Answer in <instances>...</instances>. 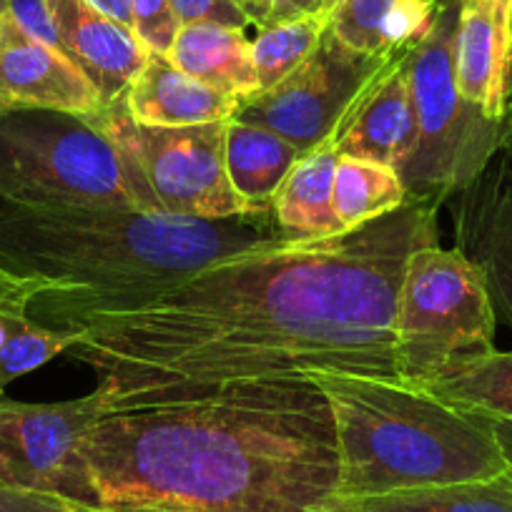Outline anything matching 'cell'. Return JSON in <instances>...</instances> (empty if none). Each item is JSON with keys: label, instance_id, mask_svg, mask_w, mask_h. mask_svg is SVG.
Listing matches in <instances>:
<instances>
[{"label": "cell", "instance_id": "8992f818", "mask_svg": "<svg viewBox=\"0 0 512 512\" xmlns=\"http://www.w3.org/2000/svg\"><path fill=\"white\" fill-rule=\"evenodd\" d=\"M0 199L41 206L139 209L121 156L86 116L0 111Z\"/></svg>", "mask_w": 512, "mask_h": 512}, {"label": "cell", "instance_id": "ffe728a7", "mask_svg": "<svg viewBox=\"0 0 512 512\" xmlns=\"http://www.w3.org/2000/svg\"><path fill=\"white\" fill-rule=\"evenodd\" d=\"M302 151L274 131L254 123L226 121V176L251 211H272V201Z\"/></svg>", "mask_w": 512, "mask_h": 512}, {"label": "cell", "instance_id": "9c48e42d", "mask_svg": "<svg viewBox=\"0 0 512 512\" xmlns=\"http://www.w3.org/2000/svg\"><path fill=\"white\" fill-rule=\"evenodd\" d=\"M103 417L96 395L28 405L0 395V487L101 507L83 440Z\"/></svg>", "mask_w": 512, "mask_h": 512}, {"label": "cell", "instance_id": "5b68a950", "mask_svg": "<svg viewBox=\"0 0 512 512\" xmlns=\"http://www.w3.org/2000/svg\"><path fill=\"white\" fill-rule=\"evenodd\" d=\"M457 13L460 3L442 8L407 63L417 136L397 174L410 199L437 204L470 186L497 156L512 154V118H487L457 91Z\"/></svg>", "mask_w": 512, "mask_h": 512}, {"label": "cell", "instance_id": "d6986e66", "mask_svg": "<svg viewBox=\"0 0 512 512\" xmlns=\"http://www.w3.org/2000/svg\"><path fill=\"white\" fill-rule=\"evenodd\" d=\"M339 151L332 144L304 154L272 201L274 219L287 239H324L347 231L334 211V169Z\"/></svg>", "mask_w": 512, "mask_h": 512}, {"label": "cell", "instance_id": "ac0fdd59", "mask_svg": "<svg viewBox=\"0 0 512 512\" xmlns=\"http://www.w3.org/2000/svg\"><path fill=\"white\" fill-rule=\"evenodd\" d=\"M169 61L189 73L196 81L244 101L259 93L251 41L244 31L216 26V23H194L181 26L169 51Z\"/></svg>", "mask_w": 512, "mask_h": 512}, {"label": "cell", "instance_id": "d590c367", "mask_svg": "<svg viewBox=\"0 0 512 512\" xmlns=\"http://www.w3.org/2000/svg\"><path fill=\"white\" fill-rule=\"evenodd\" d=\"M83 512H118V510H106V507H93V510H83Z\"/></svg>", "mask_w": 512, "mask_h": 512}, {"label": "cell", "instance_id": "7c38bea8", "mask_svg": "<svg viewBox=\"0 0 512 512\" xmlns=\"http://www.w3.org/2000/svg\"><path fill=\"white\" fill-rule=\"evenodd\" d=\"M21 108L91 116L101 101L61 51L23 33L6 16L0 26V111Z\"/></svg>", "mask_w": 512, "mask_h": 512}, {"label": "cell", "instance_id": "30bf717a", "mask_svg": "<svg viewBox=\"0 0 512 512\" xmlns=\"http://www.w3.org/2000/svg\"><path fill=\"white\" fill-rule=\"evenodd\" d=\"M397 53L362 56L344 48L327 31L307 63L277 86L239 101L231 118L269 128L309 154L337 134L359 96Z\"/></svg>", "mask_w": 512, "mask_h": 512}, {"label": "cell", "instance_id": "8fae6325", "mask_svg": "<svg viewBox=\"0 0 512 512\" xmlns=\"http://www.w3.org/2000/svg\"><path fill=\"white\" fill-rule=\"evenodd\" d=\"M455 249L480 272L497 322L512 332V154L447 199Z\"/></svg>", "mask_w": 512, "mask_h": 512}, {"label": "cell", "instance_id": "7a4b0ae2", "mask_svg": "<svg viewBox=\"0 0 512 512\" xmlns=\"http://www.w3.org/2000/svg\"><path fill=\"white\" fill-rule=\"evenodd\" d=\"M106 510L327 512L339 452L314 379H251L108 412L83 440Z\"/></svg>", "mask_w": 512, "mask_h": 512}, {"label": "cell", "instance_id": "8d00e7d4", "mask_svg": "<svg viewBox=\"0 0 512 512\" xmlns=\"http://www.w3.org/2000/svg\"><path fill=\"white\" fill-rule=\"evenodd\" d=\"M134 512H174V510H134Z\"/></svg>", "mask_w": 512, "mask_h": 512}, {"label": "cell", "instance_id": "4dcf8cb0", "mask_svg": "<svg viewBox=\"0 0 512 512\" xmlns=\"http://www.w3.org/2000/svg\"><path fill=\"white\" fill-rule=\"evenodd\" d=\"M88 3L96 6L101 13H106L108 18L121 23V26L134 31V18H131V3L128 0H88Z\"/></svg>", "mask_w": 512, "mask_h": 512}, {"label": "cell", "instance_id": "52a82bcc", "mask_svg": "<svg viewBox=\"0 0 512 512\" xmlns=\"http://www.w3.org/2000/svg\"><path fill=\"white\" fill-rule=\"evenodd\" d=\"M121 156L136 206L149 214L224 221L256 214L226 176V121L199 126H146L126 98L86 116Z\"/></svg>", "mask_w": 512, "mask_h": 512}, {"label": "cell", "instance_id": "f546056e", "mask_svg": "<svg viewBox=\"0 0 512 512\" xmlns=\"http://www.w3.org/2000/svg\"><path fill=\"white\" fill-rule=\"evenodd\" d=\"M322 8H327V0H274V11H272V18H269V23L307 16V13H317L322 11Z\"/></svg>", "mask_w": 512, "mask_h": 512}, {"label": "cell", "instance_id": "e0dca14e", "mask_svg": "<svg viewBox=\"0 0 512 512\" xmlns=\"http://www.w3.org/2000/svg\"><path fill=\"white\" fill-rule=\"evenodd\" d=\"M445 6V0H332L329 31L349 51L387 56L417 46Z\"/></svg>", "mask_w": 512, "mask_h": 512}, {"label": "cell", "instance_id": "9a60e30c", "mask_svg": "<svg viewBox=\"0 0 512 512\" xmlns=\"http://www.w3.org/2000/svg\"><path fill=\"white\" fill-rule=\"evenodd\" d=\"M415 48V46H412ZM397 53L359 96L337 134L327 141L339 156L374 161L400 171L415 146L417 123L410 93V51Z\"/></svg>", "mask_w": 512, "mask_h": 512}, {"label": "cell", "instance_id": "74e56055", "mask_svg": "<svg viewBox=\"0 0 512 512\" xmlns=\"http://www.w3.org/2000/svg\"><path fill=\"white\" fill-rule=\"evenodd\" d=\"M445 3H462V0H445Z\"/></svg>", "mask_w": 512, "mask_h": 512}, {"label": "cell", "instance_id": "4316f807", "mask_svg": "<svg viewBox=\"0 0 512 512\" xmlns=\"http://www.w3.org/2000/svg\"><path fill=\"white\" fill-rule=\"evenodd\" d=\"M169 3L181 26L216 23V26L236 28V31L251 26V21L241 13L234 0H169Z\"/></svg>", "mask_w": 512, "mask_h": 512}, {"label": "cell", "instance_id": "4fadbf2b", "mask_svg": "<svg viewBox=\"0 0 512 512\" xmlns=\"http://www.w3.org/2000/svg\"><path fill=\"white\" fill-rule=\"evenodd\" d=\"M455 81L462 98L487 118H512V0H462Z\"/></svg>", "mask_w": 512, "mask_h": 512}, {"label": "cell", "instance_id": "d4e9b609", "mask_svg": "<svg viewBox=\"0 0 512 512\" xmlns=\"http://www.w3.org/2000/svg\"><path fill=\"white\" fill-rule=\"evenodd\" d=\"M76 337L78 332H73V329L43 327V324L33 322L31 317L18 319L3 349H0V395L18 377L73 349Z\"/></svg>", "mask_w": 512, "mask_h": 512}, {"label": "cell", "instance_id": "7402d4cb", "mask_svg": "<svg viewBox=\"0 0 512 512\" xmlns=\"http://www.w3.org/2000/svg\"><path fill=\"white\" fill-rule=\"evenodd\" d=\"M425 390L460 410L490 422H512V349L470 359L445 377L427 384Z\"/></svg>", "mask_w": 512, "mask_h": 512}, {"label": "cell", "instance_id": "ba28073f", "mask_svg": "<svg viewBox=\"0 0 512 512\" xmlns=\"http://www.w3.org/2000/svg\"><path fill=\"white\" fill-rule=\"evenodd\" d=\"M495 312L460 249L420 246L407 259L395 307V357L405 384L427 387L495 349Z\"/></svg>", "mask_w": 512, "mask_h": 512}, {"label": "cell", "instance_id": "484cf974", "mask_svg": "<svg viewBox=\"0 0 512 512\" xmlns=\"http://www.w3.org/2000/svg\"><path fill=\"white\" fill-rule=\"evenodd\" d=\"M128 3H131L134 33L139 36V41L149 48V53L169 56L176 33L181 28L169 0H128Z\"/></svg>", "mask_w": 512, "mask_h": 512}, {"label": "cell", "instance_id": "5bb4252c", "mask_svg": "<svg viewBox=\"0 0 512 512\" xmlns=\"http://www.w3.org/2000/svg\"><path fill=\"white\" fill-rule=\"evenodd\" d=\"M63 56L88 78L101 106L126 96L149 61V48L88 0H48Z\"/></svg>", "mask_w": 512, "mask_h": 512}, {"label": "cell", "instance_id": "f1b7e54d", "mask_svg": "<svg viewBox=\"0 0 512 512\" xmlns=\"http://www.w3.org/2000/svg\"><path fill=\"white\" fill-rule=\"evenodd\" d=\"M93 507L73 505V502L61 500V497L43 495V492L11 490L0 487V512H83Z\"/></svg>", "mask_w": 512, "mask_h": 512}, {"label": "cell", "instance_id": "1f68e13d", "mask_svg": "<svg viewBox=\"0 0 512 512\" xmlns=\"http://www.w3.org/2000/svg\"><path fill=\"white\" fill-rule=\"evenodd\" d=\"M234 3L241 8V13L259 28L267 26L269 18H272L274 0H234Z\"/></svg>", "mask_w": 512, "mask_h": 512}, {"label": "cell", "instance_id": "44dd1931", "mask_svg": "<svg viewBox=\"0 0 512 512\" xmlns=\"http://www.w3.org/2000/svg\"><path fill=\"white\" fill-rule=\"evenodd\" d=\"M327 512H512V467L487 480L415 487L369 497H329Z\"/></svg>", "mask_w": 512, "mask_h": 512}, {"label": "cell", "instance_id": "277c9868", "mask_svg": "<svg viewBox=\"0 0 512 512\" xmlns=\"http://www.w3.org/2000/svg\"><path fill=\"white\" fill-rule=\"evenodd\" d=\"M332 410L339 475L332 497L487 480L510 470L492 422L400 379L314 374Z\"/></svg>", "mask_w": 512, "mask_h": 512}, {"label": "cell", "instance_id": "f35d334b", "mask_svg": "<svg viewBox=\"0 0 512 512\" xmlns=\"http://www.w3.org/2000/svg\"><path fill=\"white\" fill-rule=\"evenodd\" d=\"M329 3H332V0H327V8H329Z\"/></svg>", "mask_w": 512, "mask_h": 512}, {"label": "cell", "instance_id": "3957f363", "mask_svg": "<svg viewBox=\"0 0 512 512\" xmlns=\"http://www.w3.org/2000/svg\"><path fill=\"white\" fill-rule=\"evenodd\" d=\"M282 239L274 211L199 221L0 199V279L26 299L33 322L51 329L78 332L88 319L139 307L224 256Z\"/></svg>", "mask_w": 512, "mask_h": 512}, {"label": "cell", "instance_id": "cb8c5ba5", "mask_svg": "<svg viewBox=\"0 0 512 512\" xmlns=\"http://www.w3.org/2000/svg\"><path fill=\"white\" fill-rule=\"evenodd\" d=\"M329 21H332V11L322 8L317 13L259 28V36L251 41V61L259 78V91L277 86L279 81L292 76L302 63H307L322 38L327 36Z\"/></svg>", "mask_w": 512, "mask_h": 512}, {"label": "cell", "instance_id": "836d02e7", "mask_svg": "<svg viewBox=\"0 0 512 512\" xmlns=\"http://www.w3.org/2000/svg\"><path fill=\"white\" fill-rule=\"evenodd\" d=\"M8 299H11V292H8L6 282H3V279H0V304H6Z\"/></svg>", "mask_w": 512, "mask_h": 512}, {"label": "cell", "instance_id": "6da1fadb", "mask_svg": "<svg viewBox=\"0 0 512 512\" xmlns=\"http://www.w3.org/2000/svg\"><path fill=\"white\" fill-rule=\"evenodd\" d=\"M440 206L410 199L342 234L239 251L139 307L88 319L73 349L101 377L103 415L251 379H400L397 292L407 259L440 244Z\"/></svg>", "mask_w": 512, "mask_h": 512}, {"label": "cell", "instance_id": "d6a6232c", "mask_svg": "<svg viewBox=\"0 0 512 512\" xmlns=\"http://www.w3.org/2000/svg\"><path fill=\"white\" fill-rule=\"evenodd\" d=\"M492 430H495L497 442H500L502 452L512 467V422H492Z\"/></svg>", "mask_w": 512, "mask_h": 512}, {"label": "cell", "instance_id": "83f0119b", "mask_svg": "<svg viewBox=\"0 0 512 512\" xmlns=\"http://www.w3.org/2000/svg\"><path fill=\"white\" fill-rule=\"evenodd\" d=\"M8 18L36 41L63 53L48 0H8Z\"/></svg>", "mask_w": 512, "mask_h": 512}, {"label": "cell", "instance_id": "603a6c76", "mask_svg": "<svg viewBox=\"0 0 512 512\" xmlns=\"http://www.w3.org/2000/svg\"><path fill=\"white\" fill-rule=\"evenodd\" d=\"M410 201L400 174L392 166L339 156L334 169V211L344 229H357L392 214Z\"/></svg>", "mask_w": 512, "mask_h": 512}, {"label": "cell", "instance_id": "2e32d148", "mask_svg": "<svg viewBox=\"0 0 512 512\" xmlns=\"http://www.w3.org/2000/svg\"><path fill=\"white\" fill-rule=\"evenodd\" d=\"M131 116L146 126H199V123L229 121L239 101L169 61V56L151 53L144 71L126 91Z\"/></svg>", "mask_w": 512, "mask_h": 512}, {"label": "cell", "instance_id": "e575fe53", "mask_svg": "<svg viewBox=\"0 0 512 512\" xmlns=\"http://www.w3.org/2000/svg\"><path fill=\"white\" fill-rule=\"evenodd\" d=\"M6 16H8V0H0V26H3Z\"/></svg>", "mask_w": 512, "mask_h": 512}]
</instances>
